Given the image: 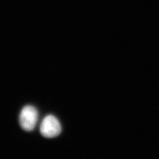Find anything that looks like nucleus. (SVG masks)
<instances>
[{
    "instance_id": "obj_1",
    "label": "nucleus",
    "mask_w": 159,
    "mask_h": 159,
    "mask_svg": "<svg viewBox=\"0 0 159 159\" xmlns=\"http://www.w3.org/2000/svg\"><path fill=\"white\" fill-rule=\"evenodd\" d=\"M61 131L60 123L56 117L48 115L43 119L40 125L41 134L47 138H53L58 136Z\"/></svg>"
},
{
    "instance_id": "obj_2",
    "label": "nucleus",
    "mask_w": 159,
    "mask_h": 159,
    "mask_svg": "<svg viewBox=\"0 0 159 159\" xmlns=\"http://www.w3.org/2000/svg\"><path fill=\"white\" fill-rule=\"evenodd\" d=\"M38 111L32 106H26L20 115V124L24 130H33L38 120Z\"/></svg>"
}]
</instances>
